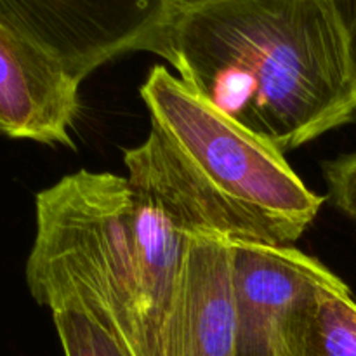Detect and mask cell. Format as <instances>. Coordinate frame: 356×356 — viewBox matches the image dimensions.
Returning a JSON list of instances; mask_svg holds the SVG:
<instances>
[{"instance_id": "cell-1", "label": "cell", "mask_w": 356, "mask_h": 356, "mask_svg": "<svg viewBox=\"0 0 356 356\" xmlns=\"http://www.w3.org/2000/svg\"><path fill=\"white\" fill-rule=\"evenodd\" d=\"M124 162L127 177L79 170L38 191L26 285L40 306L79 299L131 356H163L186 240L207 229L153 156L131 148Z\"/></svg>"}, {"instance_id": "cell-2", "label": "cell", "mask_w": 356, "mask_h": 356, "mask_svg": "<svg viewBox=\"0 0 356 356\" xmlns=\"http://www.w3.org/2000/svg\"><path fill=\"white\" fill-rule=\"evenodd\" d=\"M149 52L282 153L356 115L346 42L329 0H218L176 10Z\"/></svg>"}, {"instance_id": "cell-3", "label": "cell", "mask_w": 356, "mask_h": 356, "mask_svg": "<svg viewBox=\"0 0 356 356\" xmlns=\"http://www.w3.org/2000/svg\"><path fill=\"white\" fill-rule=\"evenodd\" d=\"M153 138L229 240L289 247L323 204L284 153L226 117L159 65L141 86Z\"/></svg>"}, {"instance_id": "cell-4", "label": "cell", "mask_w": 356, "mask_h": 356, "mask_svg": "<svg viewBox=\"0 0 356 356\" xmlns=\"http://www.w3.org/2000/svg\"><path fill=\"white\" fill-rule=\"evenodd\" d=\"M170 0H0V17L82 82L104 63L152 51Z\"/></svg>"}, {"instance_id": "cell-5", "label": "cell", "mask_w": 356, "mask_h": 356, "mask_svg": "<svg viewBox=\"0 0 356 356\" xmlns=\"http://www.w3.org/2000/svg\"><path fill=\"white\" fill-rule=\"evenodd\" d=\"M235 264V356H298L296 309L332 271L292 245L232 240Z\"/></svg>"}, {"instance_id": "cell-6", "label": "cell", "mask_w": 356, "mask_h": 356, "mask_svg": "<svg viewBox=\"0 0 356 356\" xmlns=\"http://www.w3.org/2000/svg\"><path fill=\"white\" fill-rule=\"evenodd\" d=\"M235 332L232 240L214 232H191L167 323L163 356H235Z\"/></svg>"}, {"instance_id": "cell-7", "label": "cell", "mask_w": 356, "mask_h": 356, "mask_svg": "<svg viewBox=\"0 0 356 356\" xmlns=\"http://www.w3.org/2000/svg\"><path fill=\"white\" fill-rule=\"evenodd\" d=\"M80 82L0 17V134L73 148Z\"/></svg>"}, {"instance_id": "cell-8", "label": "cell", "mask_w": 356, "mask_h": 356, "mask_svg": "<svg viewBox=\"0 0 356 356\" xmlns=\"http://www.w3.org/2000/svg\"><path fill=\"white\" fill-rule=\"evenodd\" d=\"M298 356H356V301L330 273L313 284L296 309Z\"/></svg>"}, {"instance_id": "cell-9", "label": "cell", "mask_w": 356, "mask_h": 356, "mask_svg": "<svg viewBox=\"0 0 356 356\" xmlns=\"http://www.w3.org/2000/svg\"><path fill=\"white\" fill-rule=\"evenodd\" d=\"M65 356H131L127 348L79 299L61 296L49 302Z\"/></svg>"}, {"instance_id": "cell-10", "label": "cell", "mask_w": 356, "mask_h": 356, "mask_svg": "<svg viewBox=\"0 0 356 356\" xmlns=\"http://www.w3.org/2000/svg\"><path fill=\"white\" fill-rule=\"evenodd\" d=\"M330 200L341 212L356 221V152L323 165Z\"/></svg>"}, {"instance_id": "cell-11", "label": "cell", "mask_w": 356, "mask_h": 356, "mask_svg": "<svg viewBox=\"0 0 356 356\" xmlns=\"http://www.w3.org/2000/svg\"><path fill=\"white\" fill-rule=\"evenodd\" d=\"M337 17L344 42H346L348 58L356 83V0H329Z\"/></svg>"}, {"instance_id": "cell-12", "label": "cell", "mask_w": 356, "mask_h": 356, "mask_svg": "<svg viewBox=\"0 0 356 356\" xmlns=\"http://www.w3.org/2000/svg\"><path fill=\"white\" fill-rule=\"evenodd\" d=\"M172 2L174 10H184V9H193V7L205 6V3L218 2V0H170Z\"/></svg>"}]
</instances>
